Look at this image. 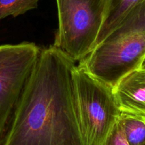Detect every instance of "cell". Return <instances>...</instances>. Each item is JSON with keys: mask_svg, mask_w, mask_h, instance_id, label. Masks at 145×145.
I'll return each mask as SVG.
<instances>
[{"mask_svg": "<svg viewBox=\"0 0 145 145\" xmlns=\"http://www.w3.org/2000/svg\"><path fill=\"white\" fill-rule=\"evenodd\" d=\"M76 61L41 48L0 145H87L73 82Z\"/></svg>", "mask_w": 145, "mask_h": 145, "instance_id": "1", "label": "cell"}, {"mask_svg": "<svg viewBox=\"0 0 145 145\" xmlns=\"http://www.w3.org/2000/svg\"><path fill=\"white\" fill-rule=\"evenodd\" d=\"M145 57V2L121 23L79 65L112 88L141 65Z\"/></svg>", "mask_w": 145, "mask_h": 145, "instance_id": "2", "label": "cell"}, {"mask_svg": "<svg viewBox=\"0 0 145 145\" xmlns=\"http://www.w3.org/2000/svg\"><path fill=\"white\" fill-rule=\"evenodd\" d=\"M58 28L53 45L74 61L94 48L105 14L107 0H56Z\"/></svg>", "mask_w": 145, "mask_h": 145, "instance_id": "3", "label": "cell"}, {"mask_svg": "<svg viewBox=\"0 0 145 145\" xmlns=\"http://www.w3.org/2000/svg\"><path fill=\"white\" fill-rule=\"evenodd\" d=\"M72 76L86 144L103 145L121 114L113 88L79 65H76Z\"/></svg>", "mask_w": 145, "mask_h": 145, "instance_id": "4", "label": "cell"}, {"mask_svg": "<svg viewBox=\"0 0 145 145\" xmlns=\"http://www.w3.org/2000/svg\"><path fill=\"white\" fill-rule=\"evenodd\" d=\"M41 49L30 42L0 45V142Z\"/></svg>", "mask_w": 145, "mask_h": 145, "instance_id": "5", "label": "cell"}, {"mask_svg": "<svg viewBox=\"0 0 145 145\" xmlns=\"http://www.w3.org/2000/svg\"><path fill=\"white\" fill-rule=\"evenodd\" d=\"M113 93L121 111L145 115V63L122 78Z\"/></svg>", "mask_w": 145, "mask_h": 145, "instance_id": "6", "label": "cell"}, {"mask_svg": "<svg viewBox=\"0 0 145 145\" xmlns=\"http://www.w3.org/2000/svg\"><path fill=\"white\" fill-rule=\"evenodd\" d=\"M144 2L145 0H107L104 22L95 47L100 44L129 12Z\"/></svg>", "mask_w": 145, "mask_h": 145, "instance_id": "7", "label": "cell"}, {"mask_svg": "<svg viewBox=\"0 0 145 145\" xmlns=\"http://www.w3.org/2000/svg\"><path fill=\"white\" fill-rule=\"evenodd\" d=\"M118 120L129 145H145V115L121 111Z\"/></svg>", "mask_w": 145, "mask_h": 145, "instance_id": "8", "label": "cell"}, {"mask_svg": "<svg viewBox=\"0 0 145 145\" xmlns=\"http://www.w3.org/2000/svg\"><path fill=\"white\" fill-rule=\"evenodd\" d=\"M39 0H0V20L14 17L38 7Z\"/></svg>", "mask_w": 145, "mask_h": 145, "instance_id": "9", "label": "cell"}, {"mask_svg": "<svg viewBox=\"0 0 145 145\" xmlns=\"http://www.w3.org/2000/svg\"><path fill=\"white\" fill-rule=\"evenodd\" d=\"M103 145H129L125 139L119 120L113 127Z\"/></svg>", "mask_w": 145, "mask_h": 145, "instance_id": "10", "label": "cell"}, {"mask_svg": "<svg viewBox=\"0 0 145 145\" xmlns=\"http://www.w3.org/2000/svg\"><path fill=\"white\" fill-rule=\"evenodd\" d=\"M143 62L145 63V57H144V60H143Z\"/></svg>", "mask_w": 145, "mask_h": 145, "instance_id": "11", "label": "cell"}]
</instances>
